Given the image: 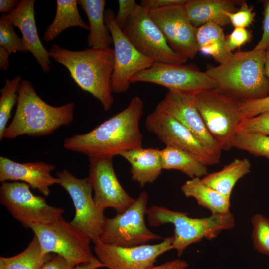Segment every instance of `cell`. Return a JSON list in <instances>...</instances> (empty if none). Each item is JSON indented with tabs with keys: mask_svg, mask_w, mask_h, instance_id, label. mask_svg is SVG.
I'll return each instance as SVG.
<instances>
[{
	"mask_svg": "<svg viewBox=\"0 0 269 269\" xmlns=\"http://www.w3.org/2000/svg\"><path fill=\"white\" fill-rule=\"evenodd\" d=\"M144 102L138 96L132 98L127 107L89 132L66 138L67 150L88 157H114L124 151L142 147L143 136L139 123Z\"/></svg>",
	"mask_w": 269,
	"mask_h": 269,
	"instance_id": "cell-1",
	"label": "cell"
},
{
	"mask_svg": "<svg viewBox=\"0 0 269 269\" xmlns=\"http://www.w3.org/2000/svg\"><path fill=\"white\" fill-rule=\"evenodd\" d=\"M49 52L51 58L68 70L81 89L99 101L104 111L111 109L114 102L112 88L113 48H89L76 51L54 44Z\"/></svg>",
	"mask_w": 269,
	"mask_h": 269,
	"instance_id": "cell-2",
	"label": "cell"
},
{
	"mask_svg": "<svg viewBox=\"0 0 269 269\" xmlns=\"http://www.w3.org/2000/svg\"><path fill=\"white\" fill-rule=\"evenodd\" d=\"M17 93L15 115L5 130L3 138L12 139L23 135L40 136L50 134L73 120L76 106L74 102L60 106L50 105L38 95L28 80H22Z\"/></svg>",
	"mask_w": 269,
	"mask_h": 269,
	"instance_id": "cell-3",
	"label": "cell"
},
{
	"mask_svg": "<svg viewBox=\"0 0 269 269\" xmlns=\"http://www.w3.org/2000/svg\"><path fill=\"white\" fill-rule=\"evenodd\" d=\"M265 53L266 50L254 49L238 52L205 73L216 88L240 100L264 97L269 95L264 71Z\"/></svg>",
	"mask_w": 269,
	"mask_h": 269,
	"instance_id": "cell-4",
	"label": "cell"
},
{
	"mask_svg": "<svg viewBox=\"0 0 269 269\" xmlns=\"http://www.w3.org/2000/svg\"><path fill=\"white\" fill-rule=\"evenodd\" d=\"M146 215L148 224L152 227L167 223L174 225L172 245L178 256L190 245L204 238L214 239L222 231L232 229L235 225L234 217L231 212L195 218L189 217L185 212L154 205L147 209Z\"/></svg>",
	"mask_w": 269,
	"mask_h": 269,
	"instance_id": "cell-5",
	"label": "cell"
},
{
	"mask_svg": "<svg viewBox=\"0 0 269 269\" xmlns=\"http://www.w3.org/2000/svg\"><path fill=\"white\" fill-rule=\"evenodd\" d=\"M195 103L212 136L222 150H229L242 121L241 100L216 88L193 93Z\"/></svg>",
	"mask_w": 269,
	"mask_h": 269,
	"instance_id": "cell-6",
	"label": "cell"
},
{
	"mask_svg": "<svg viewBox=\"0 0 269 269\" xmlns=\"http://www.w3.org/2000/svg\"><path fill=\"white\" fill-rule=\"evenodd\" d=\"M148 200L147 193L143 191L124 212L113 218L105 217L100 234L101 243L129 247L161 239L145 225Z\"/></svg>",
	"mask_w": 269,
	"mask_h": 269,
	"instance_id": "cell-7",
	"label": "cell"
},
{
	"mask_svg": "<svg viewBox=\"0 0 269 269\" xmlns=\"http://www.w3.org/2000/svg\"><path fill=\"white\" fill-rule=\"evenodd\" d=\"M30 229L39 241L42 256L54 253L75 266L96 258L91 239L62 217L51 224L33 225Z\"/></svg>",
	"mask_w": 269,
	"mask_h": 269,
	"instance_id": "cell-8",
	"label": "cell"
},
{
	"mask_svg": "<svg viewBox=\"0 0 269 269\" xmlns=\"http://www.w3.org/2000/svg\"><path fill=\"white\" fill-rule=\"evenodd\" d=\"M1 184L0 203L25 228L30 229L36 224H51L62 217L63 208L50 206L44 197L34 195L27 183L14 181Z\"/></svg>",
	"mask_w": 269,
	"mask_h": 269,
	"instance_id": "cell-9",
	"label": "cell"
},
{
	"mask_svg": "<svg viewBox=\"0 0 269 269\" xmlns=\"http://www.w3.org/2000/svg\"><path fill=\"white\" fill-rule=\"evenodd\" d=\"M122 31L140 53L155 62L183 64L188 60L170 47L149 11L140 5L129 18Z\"/></svg>",
	"mask_w": 269,
	"mask_h": 269,
	"instance_id": "cell-10",
	"label": "cell"
},
{
	"mask_svg": "<svg viewBox=\"0 0 269 269\" xmlns=\"http://www.w3.org/2000/svg\"><path fill=\"white\" fill-rule=\"evenodd\" d=\"M59 185L69 194L75 214L70 224L88 236L95 244L101 243L100 234L105 216L92 197V187L88 177L78 178L66 169L56 173Z\"/></svg>",
	"mask_w": 269,
	"mask_h": 269,
	"instance_id": "cell-11",
	"label": "cell"
},
{
	"mask_svg": "<svg viewBox=\"0 0 269 269\" xmlns=\"http://www.w3.org/2000/svg\"><path fill=\"white\" fill-rule=\"evenodd\" d=\"M104 19L114 44L112 91L117 94L124 93L129 88L131 78L150 67L155 62L140 53L130 42L117 24L111 9L105 11Z\"/></svg>",
	"mask_w": 269,
	"mask_h": 269,
	"instance_id": "cell-12",
	"label": "cell"
},
{
	"mask_svg": "<svg viewBox=\"0 0 269 269\" xmlns=\"http://www.w3.org/2000/svg\"><path fill=\"white\" fill-rule=\"evenodd\" d=\"M193 93L169 90L155 109L167 113L177 119L219 162L222 149L208 131L195 103Z\"/></svg>",
	"mask_w": 269,
	"mask_h": 269,
	"instance_id": "cell-13",
	"label": "cell"
},
{
	"mask_svg": "<svg viewBox=\"0 0 269 269\" xmlns=\"http://www.w3.org/2000/svg\"><path fill=\"white\" fill-rule=\"evenodd\" d=\"M185 4L170 6L149 11L170 47L181 57L193 59L198 51L196 29L190 22Z\"/></svg>",
	"mask_w": 269,
	"mask_h": 269,
	"instance_id": "cell-14",
	"label": "cell"
},
{
	"mask_svg": "<svg viewBox=\"0 0 269 269\" xmlns=\"http://www.w3.org/2000/svg\"><path fill=\"white\" fill-rule=\"evenodd\" d=\"M131 83L149 82L169 89L194 93L216 88L214 81L205 72L182 64L154 62L152 65L135 74Z\"/></svg>",
	"mask_w": 269,
	"mask_h": 269,
	"instance_id": "cell-15",
	"label": "cell"
},
{
	"mask_svg": "<svg viewBox=\"0 0 269 269\" xmlns=\"http://www.w3.org/2000/svg\"><path fill=\"white\" fill-rule=\"evenodd\" d=\"M173 236L158 244L124 247L97 243L94 251L107 269H146L154 265L157 258L173 248Z\"/></svg>",
	"mask_w": 269,
	"mask_h": 269,
	"instance_id": "cell-16",
	"label": "cell"
},
{
	"mask_svg": "<svg viewBox=\"0 0 269 269\" xmlns=\"http://www.w3.org/2000/svg\"><path fill=\"white\" fill-rule=\"evenodd\" d=\"M89 180L94 191V200L97 207L103 211L114 208L117 213L126 210L135 200L130 197L120 184L116 175L113 157H89Z\"/></svg>",
	"mask_w": 269,
	"mask_h": 269,
	"instance_id": "cell-17",
	"label": "cell"
},
{
	"mask_svg": "<svg viewBox=\"0 0 269 269\" xmlns=\"http://www.w3.org/2000/svg\"><path fill=\"white\" fill-rule=\"evenodd\" d=\"M145 124L148 131L166 146L186 151L207 166L219 162L187 128L171 115L155 109L147 116Z\"/></svg>",
	"mask_w": 269,
	"mask_h": 269,
	"instance_id": "cell-18",
	"label": "cell"
},
{
	"mask_svg": "<svg viewBox=\"0 0 269 269\" xmlns=\"http://www.w3.org/2000/svg\"><path fill=\"white\" fill-rule=\"evenodd\" d=\"M55 169L54 165L43 161L20 163L0 156V182L21 181L48 196L50 193V187L59 184L58 178L51 174Z\"/></svg>",
	"mask_w": 269,
	"mask_h": 269,
	"instance_id": "cell-19",
	"label": "cell"
},
{
	"mask_svg": "<svg viewBox=\"0 0 269 269\" xmlns=\"http://www.w3.org/2000/svg\"><path fill=\"white\" fill-rule=\"evenodd\" d=\"M35 0H22L16 8L7 17L14 26L18 28L22 35V41L27 51H29L40 65L42 71L51 70L49 52L42 45L35 23Z\"/></svg>",
	"mask_w": 269,
	"mask_h": 269,
	"instance_id": "cell-20",
	"label": "cell"
},
{
	"mask_svg": "<svg viewBox=\"0 0 269 269\" xmlns=\"http://www.w3.org/2000/svg\"><path fill=\"white\" fill-rule=\"evenodd\" d=\"M243 0H188L185 7L189 19L195 28L207 23L221 27L230 24L227 12L237 11Z\"/></svg>",
	"mask_w": 269,
	"mask_h": 269,
	"instance_id": "cell-21",
	"label": "cell"
},
{
	"mask_svg": "<svg viewBox=\"0 0 269 269\" xmlns=\"http://www.w3.org/2000/svg\"><path fill=\"white\" fill-rule=\"evenodd\" d=\"M119 155L130 163L131 179L141 187L155 182L162 173L161 150L140 147L123 152Z\"/></svg>",
	"mask_w": 269,
	"mask_h": 269,
	"instance_id": "cell-22",
	"label": "cell"
},
{
	"mask_svg": "<svg viewBox=\"0 0 269 269\" xmlns=\"http://www.w3.org/2000/svg\"><path fill=\"white\" fill-rule=\"evenodd\" d=\"M79 4L86 13L89 23L90 32L87 44L90 48H106L113 43L111 33L104 19V0H79Z\"/></svg>",
	"mask_w": 269,
	"mask_h": 269,
	"instance_id": "cell-23",
	"label": "cell"
},
{
	"mask_svg": "<svg viewBox=\"0 0 269 269\" xmlns=\"http://www.w3.org/2000/svg\"><path fill=\"white\" fill-rule=\"evenodd\" d=\"M196 39L198 51L211 56L219 64L233 54L227 46L223 30L218 25L207 23L196 28Z\"/></svg>",
	"mask_w": 269,
	"mask_h": 269,
	"instance_id": "cell-24",
	"label": "cell"
},
{
	"mask_svg": "<svg viewBox=\"0 0 269 269\" xmlns=\"http://www.w3.org/2000/svg\"><path fill=\"white\" fill-rule=\"evenodd\" d=\"M251 164L247 158L235 159L217 172L207 174L201 178L207 186L230 199L237 181L250 172Z\"/></svg>",
	"mask_w": 269,
	"mask_h": 269,
	"instance_id": "cell-25",
	"label": "cell"
},
{
	"mask_svg": "<svg viewBox=\"0 0 269 269\" xmlns=\"http://www.w3.org/2000/svg\"><path fill=\"white\" fill-rule=\"evenodd\" d=\"M187 197L195 199L197 204L209 210L212 214L230 212V199L206 185L201 178H191L181 186Z\"/></svg>",
	"mask_w": 269,
	"mask_h": 269,
	"instance_id": "cell-26",
	"label": "cell"
},
{
	"mask_svg": "<svg viewBox=\"0 0 269 269\" xmlns=\"http://www.w3.org/2000/svg\"><path fill=\"white\" fill-rule=\"evenodd\" d=\"M77 0H57L56 9L52 23L46 27L43 38L46 42L54 39L64 30L79 27L89 30V27L82 20L78 8Z\"/></svg>",
	"mask_w": 269,
	"mask_h": 269,
	"instance_id": "cell-27",
	"label": "cell"
},
{
	"mask_svg": "<svg viewBox=\"0 0 269 269\" xmlns=\"http://www.w3.org/2000/svg\"><path fill=\"white\" fill-rule=\"evenodd\" d=\"M161 153L163 170H179L191 178L203 177L208 174L207 166L186 151L166 146Z\"/></svg>",
	"mask_w": 269,
	"mask_h": 269,
	"instance_id": "cell-28",
	"label": "cell"
},
{
	"mask_svg": "<svg viewBox=\"0 0 269 269\" xmlns=\"http://www.w3.org/2000/svg\"><path fill=\"white\" fill-rule=\"evenodd\" d=\"M53 256L51 253L41 255L37 237L34 235L27 247L19 254L9 257H0V265L5 269H41Z\"/></svg>",
	"mask_w": 269,
	"mask_h": 269,
	"instance_id": "cell-29",
	"label": "cell"
},
{
	"mask_svg": "<svg viewBox=\"0 0 269 269\" xmlns=\"http://www.w3.org/2000/svg\"><path fill=\"white\" fill-rule=\"evenodd\" d=\"M22 80L20 75L16 76L11 80L7 78L4 81V86L0 89V141L3 139L4 133L11 117L12 108L17 103V92Z\"/></svg>",
	"mask_w": 269,
	"mask_h": 269,
	"instance_id": "cell-30",
	"label": "cell"
},
{
	"mask_svg": "<svg viewBox=\"0 0 269 269\" xmlns=\"http://www.w3.org/2000/svg\"><path fill=\"white\" fill-rule=\"evenodd\" d=\"M231 147L269 159V135L251 133H236L232 140Z\"/></svg>",
	"mask_w": 269,
	"mask_h": 269,
	"instance_id": "cell-31",
	"label": "cell"
},
{
	"mask_svg": "<svg viewBox=\"0 0 269 269\" xmlns=\"http://www.w3.org/2000/svg\"><path fill=\"white\" fill-rule=\"evenodd\" d=\"M0 47L10 54L27 51L22 38L15 32L14 25L6 14H2L0 18Z\"/></svg>",
	"mask_w": 269,
	"mask_h": 269,
	"instance_id": "cell-32",
	"label": "cell"
},
{
	"mask_svg": "<svg viewBox=\"0 0 269 269\" xmlns=\"http://www.w3.org/2000/svg\"><path fill=\"white\" fill-rule=\"evenodd\" d=\"M251 222L254 248L258 252L269 256V219L261 214H256L252 217Z\"/></svg>",
	"mask_w": 269,
	"mask_h": 269,
	"instance_id": "cell-33",
	"label": "cell"
},
{
	"mask_svg": "<svg viewBox=\"0 0 269 269\" xmlns=\"http://www.w3.org/2000/svg\"><path fill=\"white\" fill-rule=\"evenodd\" d=\"M238 133L269 135V110L243 120L238 127Z\"/></svg>",
	"mask_w": 269,
	"mask_h": 269,
	"instance_id": "cell-34",
	"label": "cell"
},
{
	"mask_svg": "<svg viewBox=\"0 0 269 269\" xmlns=\"http://www.w3.org/2000/svg\"><path fill=\"white\" fill-rule=\"evenodd\" d=\"M241 110L243 120L269 111V95L258 99L241 100Z\"/></svg>",
	"mask_w": 269,
	"mask_h": 269,
	"instance_id": "cell-35",
	"label": "cell"
},
{
	"mask_svg": "<svg viewBox=\"0 0 269 269\" xmlns=\"http://www.w3.org/2000/svg\"><path fill=\"white\" fill-rule=\"evenodd\" d=\"M231 24L234 28H245L250 25L254 20L255 13L247 3L243 1L240 5V8L234 12H227Z\"/></svg>",
	"mask_w": 269,
	"mask_h": 269,
	"instance_id": "cell-36",
	"label": "cell"
},
{
	"mask_svg": "<svg viewBox=\"0 0 269 269\" xmlns=\"http://www.w3.org/2000/svg\"><path fill=\"white\" fill-rule=\"evenodd\" d=\"M139 5L135 0H118V10L115 15L116 22L123 30L127 20Z\"/></svg>",
	"mask_w": 269,
	"mask_h": 269,
	"instance_id": "cell-37",
	"label": "cell"
},
{
	"mask_svg": "<svg viewBox=\"0 0 269 269\" xmlns=\"http://www.w3.org/2000/svg\"><path fill=\"white\" fill-rule=\"evenodd\" d=\"M251 38V33L246 28H234L233 31L226 38L227 46L232 51L249 42Z\"/></svg>",
	"mask_w": 269,
	"mask_h": 269,
	"instance_id": "cell-38",
	"label": "cell"
},
{
	"mask_svg": "<svg viewBox=\"0 0 269 269\" xmlns=\"http://www.w3.org/2000/svg\"><path fill=\"white\" fill-rule=\"evenodd\" d=\"M269 47V0L266 2L264 12L263 33L254 49L266 50Z\"/></svg>",
	"mask_w": 269,
	"mask_h": 269,
	"instance_id": "cell-39",
	"label": "cell"
},
{
	"mask_svg": "<svg viewBox=\"0 0 269 269\" xmlns=\"http://www.w3.org/2000/svg\"><path fill=\"white\" fill-rule=\"evenodd\" d=\"M188 0H142L140 5L148 11L170 6L185 4Z\"/></svg>",
	"mask_w": 269,
	"mask_h": 269,
	"instance_id": "cell-40",
	"label": "cell"
},
{
	"mask_svg": "<svg viewBox=\"0 0 269 269\" xmlns=\"http://www.w3.org/2000/svg\"><path fill=\"white\" fill-rule=\"evenodd\" d=\"M75 266L62 256L54 254L53 257L44 264L41 269H73Z\"/></svg>",
	"mask_w": 269,
	"mask_h": 269,
	"instance_id": "cell-41",
	"label": "cell"
},
{
	"mask_svg": "<svg viewBox=\"0 0 269 269\" xmlns=\"http://www.w3.org/2000/svg\"><path fill=\"white\" fill-rule=\"evenodd\" d=\"M188 263L182 259L173 260L158 266H152L146 269H186Z\"/></svg>",
	"mask_w": 269,
	"mask_h": 269,
	"instance_id": "cell-42",
	"label": "cell"
},
{
	"mask_svg": "<svg viewBox=\"0 0 269 269\" xmlns=\"http://www.w3.org/2000/svg\"><path fill=\"white\" fill-rule=\"evenodd\" d=\"M19 2L17 0H0V12L11 13L16 8Z\"/></svg>",
	"mask_w": 269,
	"mask_h": 269,
	"instance_id": "cell-43",
	"label": "cell"
},
{
	"mask_svg": "<svg viewBox=\"0 0 269 269\" xmlns=\"http://www.w3.org/2000/svg\"><path fill=\"white\" fill-rule=\"evenodd\" d=\"M103 267H105L104 265L96 257L90 262L75 266L73 269H97Z\"/></svg>",
	"mask_w": 269,
	"mask_h": 269,
	"instance_id": "cell-44",
	"label": "cell"
},
{
	"mask_svg": "<svg viewBox=\"0 0 269 269\" xmlns=\"http://www.w3.org/2000/svg\"><path fill=\"white\" fill-rule=\"evenodd\" d=\"M10 54L5 49L0 47V70H7L9 67V56Z\"/></svg>",
	"mask_w": 269,
	"mask_h": 269,
	"instance_id": "cell-45",
	"label": "cell"
},
{
	"mask_svg": "<svg viewBox=\"0 0 269 269\" xmlns=\"http://www.w3.org/2000/svg\"><path fill=\"white\" fill-rule=\"evenodd\" d=\"M264 71L269 84V47L266 50L264 61Z\"/></svg>",
	"mask_w": 269,
	"mask_h": 269,
	"instance_id": "cell-46",
	"label": "cell"
},
{
	"mask_svg": "<svg viewBox=\"0 0 269 269\" xmlns=\"http://www.w3.org/2000/svg\"><path fill=\"white\" fill-rule=\"evenodd\" d=\"M0 269H5L2 266L0 265Z\"/></svg>",
	"mask_w": 269,
	"mask_h": 269,
	"instance_id": "cell-47",
	"label": "cell"
}]
</instances>
